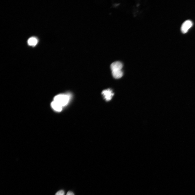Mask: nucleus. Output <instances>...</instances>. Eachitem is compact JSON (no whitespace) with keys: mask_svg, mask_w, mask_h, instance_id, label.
I'll use <instances>...</instances> for the list:
<instances>
[{"mask_svg":"<svg viewBox=\"0 0 195 195\" xmlns=\"http://www.w3.org/2000/svg\"><path fill=\"white\" fill-rule=\"evenodd\" d=\"M69 99L70 96L69 95L60 94L55 96L54 101L58 103L63 107L68 104Z\"/></svg>","mask_w":195,"mask_h":195,"instance_id":"1","label":"nucleus"},{"mask_svg":"<svg viewBox=\"0 0 195 195\" xmlns=\"http://www.w3.org/2000/svg\"><path fill=\"white\" fill-rule=\"evenodd\" d=\"M123 67V65L121 62L116 61L114 62L111 65V68L113 71L121 70Z\"/></svg>","mask_w":195,"mask_h":195,"instance_id":"4","label":"nucleus"},{"mask_svg":"<svg viewBox=\"0 0 195 195\" xmlns=\"http://www.w3.org/2000/svg\"><path fill=\"white\" fill-rule=\"evenodd\" d=\"M51 106L53 109L57 112H60L63 109V107L62 106L54 101L51 103Z\"/></svg>","mask_w":195,"mask_h":195,"instance_id":"5","label":"nucleus"},{"mask_svg":"<svg viewBox=\"0 0 195 195\" xmlns=\"http://www.w3.org/2000/svg\"><path fill=\"white\" fill-rule=\"evenodd\" d=\"M102 94L104 96L105 99L107 101L111 100L114 95L112 91L110 89L103 90Z\"/></svg>","mask_w":195,"mask_h":195,"instance_id":"3","label":"nucleus"},{"mask_svg":"<svg viewBox=\"0 0 195 195\" xmlns=\"http://www.w3.org/2000/svg\"><path fill=\"white\" fill-rule=\"evenodd\" d=\"M65 192L63 190H60L56 193L55 195H65Z\"/></svg>","mask_w":195,"mask_h":195,"instance_id":"8","label":"nucleus"},{"mask_svg":"<svg viewBox=\"0 0 195 195\" xmlns=\"http://www.w3.org/2000/svg\"><path fill=\"white\" fill-rule=\"evenodd\" d=\"M66 195H75L74 193L71 191H68L66 194Z\"/></svg>","mask_w":195,"mask_h":195,"instance_id":"9","label":"nucleus"},{"mask_svg":"<svg viewBox=\"0 0 195 195\" xmlns=\"http://www.w3.org/2000/svg\"><path fill=\"white\" fill-rule=\"evenodd\" d=\"M193 23L190 20H187L185 21L182 24L181 27L182 32L185 34L187 33L189 29L193 25Z\"/></svg>","mask_w":195,"mask_h":195,"instance_id":"2","label":"nucleus"},{"mask_svg":"<svg viewBox=\"0 0 195 195\" xmlns=\"http://www.w3.org/2000/svg\"><path fill=\"white\" fill-rule=\"evenodd\" d=\"M112 74L114 77L116 79H119L123 76V73L121 70L113 71Z\"/></svg>","mask_w":195,"mask_h":195,"instance_id":"6","label":"nucleus"},{"mask_svg":"<svg viewBox=\"0 0 195 195\" xmlns=\"http://www.w3.org/2000/svg\"><path fill=\"white\" fill-rule=\"evenodd\" d=\"M38 41V40L36 38L32 37L28 39V43L30 46H35L37 45Z\"/></svg>","mask_w":195,"mask_h":195,"instance_id":"7","label":"nucleus"}]
</instances>
